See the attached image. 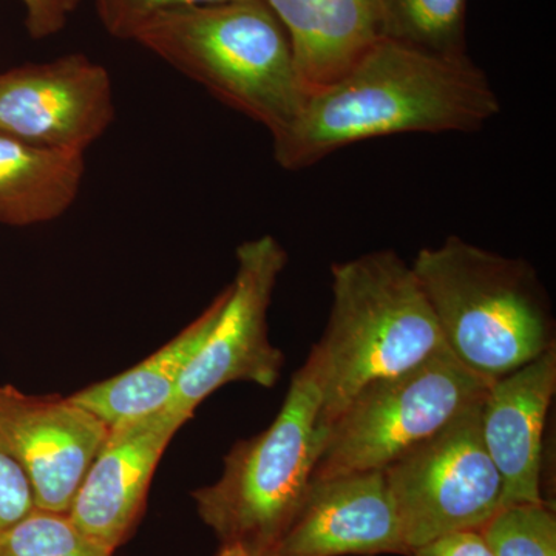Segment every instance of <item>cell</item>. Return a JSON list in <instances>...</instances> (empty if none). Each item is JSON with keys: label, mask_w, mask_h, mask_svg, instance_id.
<instances>
[{"label": "cell", "mask_w": 556, "mask_h": 556, "mask_svg": "<svg viewBox=\"0 0 556 556\" xmlns=\"http://www.w3.org/2000/svg\"><path fill=\"white\" fill-rule=\"evenodd\" d=\"M287 31L306 93L342 76L380 38L378 0H265Z\"/></svg>", "instance_id": "obj_14"}, {"label": "cell", "mask_w": 556, "mask_h": 556, "mask_svg": "<svg viewBox=\"0 0 556 556\" xmlns=\"http://www.w3.org/2000/svg\"><path fill=\"white\" fill-rule=\"evenodd\" d=\"M274 556L412 555L386 471L313 479Z\"/></svg>", "instance_id": "obj_11"}, {"label": "cell", "mask_w": 556, "mask_h": 556, "mask_svg": "<svg viewBox=\"0 0 556 556\" xmlns=\"http://www.w3.org/2000/svg\"><path fill=\"white\" fill-rule=\"evenodd\" d=\"M188 420L163 409L110 428L70 508L72 521L116 551L137 525L161 456Z\"/></svg>", "instance_id": "obj_12"}, {"label": "cell", "mask_w": 556, "mask_h": 556, "mask_svg": "<svg viewBox=\"0 0 556 556\" xmlns=\"http://www.w3.org/2000/svg\"><path fill=\"white\" fill-rule=\"evenodd\" d=\"M115 119L108 70L75 53L0 73V134L86 152Z\"/></svg>", "instance_id": "obj_9"}, {"label": "cell", "mask_w": 556, "mask_h": 556, "mask_svg": "<svg viewBox=\"0 0 556 556\" xmlns=\"http://www.w3.org/2000/svg\"><path fill=\"white\" fill-rule=\"evenodd\" d=\"M481 404L383 468L409 554L439 538L479 532L503 508V479L482 439Z\"/></svg>", "instance_id": "obj_7"}, {"label": "cell", "mask_w": 556, "mask_h": 556, "mask_svg": "<svg viewBox=\"0 0 556 556\" xmlns=\"http://www.w3.org/2000/svg\"><path fill=\"white\" fill-rule=\"evenodd\" d=\"M113 552L84 533L68 514L40 508L0 535V556H112Z\"/></svg>", "instance_id": "obj_18"}, {"label": "cell", "mask_w": 556, "mask_h": 556, "mask_svg": "<svg viewBox=\"0 0 556 556\" xmlns=\"http://www.w3.org/2000/svg\"><path fill=\"white\" fill-rule=\"evenodd\" d=\"M412 556H493L478 530L453 533L416 548Z\"/></svg>", "instance_id": "obj_23"}, {"label": "cell", "mask_w": 556, "mask_h": 556, "mask_svg": "<svg viewBox=\"0 0 556 556\" xmlns=\"http://www.w3.org/2000/svg\"><path fill=\"white\" fill-rule=\"evenodd\" d=\"M35 508L30 479L0 437V535Z\"/></svg>", "instance_id": "obj_21"}, {"label": "cell", "mask_w": 556, "mask_h": 556, "mask_svg": "<svg viewBox=\"0 0 556 556\" xmlns=\"http://www.w3.org/2000/svg\"><path fill=\"white\" fill-rule=\"evenodd\" d=\"M382 38L441 54L467 56V0H378Z\"/></svg>", "instance_id": "obj_17"}, {"label": "cell", "mask_w": 556, "mask_h": 556, "mask_svg": "<svg viewBox=\"0 0 556 556\" xmlns=\"http://www.w3.org/2000/svg\"><path fill=\"white\" fill-rule=\"evenodd\" d=\"M412 268L450 353L485 382L555 346L551 300L526 260L450 236L420 249Z\"/></svg>", "instance_id": "obj_3"}, {"label": "cell", "mask_w": 556, "mask_h": 556, "mask_svg": "<svg viewBox=\"0 0 556 556\" xmlns=\"http://www.w3.org/2000/svg\"><path fill=\"white\" fill-rule=\"evenodd\" d=\"M320 407V387L305 362L274 422L233 445L222 478L192 493L201 521L222 544L276 546L313 482L325 441Z\"/></svg>", "instance_id": "obj_5"}, {"label": "cell", "mask_w": 556, "mask_h": 556, "mask_svg": "<svg viewBox=\"0 0 556 556\" xmlns=\"http://www.w3.org/2000/svg\"><path fill=\"white\" fill-rule=\"evenodd\" d=\"M105 30L118 39H134L139 28L166 11L229 2V0H94Z\"/></svg>", "instance_id": "obj_20"}, {"label": "cell", "mask_w": 556, "mask_h": 556, "mask_svg": "<svg viewBox=\"0 0 556 556\" xmlns=\"http://www.w3.org/2000/svg\"><path fill=\"white\" fill-rule=\"evenodd\" d=\"M555 390V346L486 387L481 431L486 452L503 479V507L544 501L543 434Z\"/></svg>", "instance_id": "obj_13"}, {"label": "cell", "mask_w": 556, "mask_h": 556, "mask_svg": "<svg viewBox=\"0 0 556 556\" xmlns=\"http://www.w3.org/2000/svg\"><path fill=\"white\" fill-rule=\"evenodd\" d=\"M84 152L43 148L0 134V223L53 222L78 199Z\"/></svg>", "instance_id": "obj_16"}, {"label": "cell", "mask_w": 556, "mask_h": 556, "mask_svg": "<svg viewBox=\"0 0 556 556\" xmlns=\"http://www.w3.org/2000/svg\"><path fill=\"white\" fill-rule=\"evenodd\" d=\"M223 104L276 138L308 93L287 31L265 0H229L156 14L134 36Z\"/></svg>", "instance_id": "obj_4"}, {"label": "cell", "mask_w": 556, "mask_h": 556, "mask_svg": "<svg viewBox=\"0 0 556 556\" xmlns=\"http://www.w3.org/2000/svg\"><path fill=\"white\" fill-rule=\"evenodd\" d=\"M479 532L493 556H556V518L546 501L503 507Z\"/></svg>", "instance_id": "obj_19"}, {"label": "cell", "mask_w": 556, "mask_h": 556, "mask_svg": "<svg viewBox=\"0 0 556 556\" xmlns=\"http://www.w3.org/2000/svg\"><path fill=\"white\" fill-rule=\"evenodd\" d=\"M327 329L306 364L321 391V431L357 391L445 350L415 270L390 249L334 263Z\"/></svg>", "instance_id": "obj_2"}, {"label": "cell", "mask_w": 556, "mask_h": 556, "mask_svg": "<svg viewBox=\"0 0 556 556\" xmlns=\"http://www.w3.org/2000/svg\"><path fill=\"white\" fill-rule=\"evenodd\" d=\"M288 254L273 236L237 248V274L211 334L189 362L166 409L192 417L218 388L251 382L273 388L285 357L269 340L268 311Z\"/></svg>", "instance_id": "obj_8"}, {"label": "cell", "mask_w": 556, "mask_h": 556, "mask_svg": "<svg viewBox=\"0 0 556 556\" xmlns=\"http://www.w3.org/2000/svg\"><path fill=\"white\" fill-rule=\"evenodd\" d=\"M501 112L492 84L470 58H450L380 38L350 68L306 98L274 139V160L306 169L331 153L402 134H470Z\"/></svg>", "instance_id": "obj_1"}, {"label": "cell", "mask_w": 556, "mask_h": 556, "mask_svg": "<svg viewBox=\"0 0 556 556\" xmlns=\"http://www.w3.org/2000/svg\"><path fill=\"white\" fill-rule=\"evenodd\" d=\"M486 387L448 348L368 383L328 424L313 479L383 470L482 401Z\"/></svg>", "instance_id": "obj_6"}, {"label": "cell", "mask_w": 556, "mask_h": 556, "mask_svg": "<svg viewBox=\"0 0 556 556\" xmlns=\"http://www.w3.org/2000/svg\"><path fill=\"white\" fill-rule=\"evenodd\" d=\"M25 27L33 39H46L64 30L80 0H22Z\"/></svg>", "instance_id": "obj_22"}, {"label": "cell", "mask_w": 556, "mask_h": 556, "mask_svg": "<svg viewBox=\"0 0 556 556\" xmlns=\"http://www.w3.org/2000/svg\"><path fill=\"white\" fill-rule=\"evenodd\" d=\"M228 288L169 343L155 354L102 382L84 388L70 399L100 417L109 428L163 412L170 404L182 372L217 324Z\"/></svg>", "instance_id": "obj_15"}, {"label": "cell", "mask_w": 556, "mask_h": 556, "mask_svg": "<svg viewBox=\"0 0 556 556\" xmlns=\"http://www.w3.org/2000/svg\"><path fill=\"white\" fill-rule=\"evenodd\" d=\"M217 556H274L268 548L247 546V544H222Z\"/></svg>", "instance_id": "obj_24"}, {"label": "cell", "mask_w": 556, "mask_h": 556, "mask_svg": "<svg viewBox=\"0 0 556 556\" xmlns=\"http://www.w3.org/2000/svg\"><path fill=\"white\" fill-rule=\"evenodd\" d=\"M109 431L70 396L0 386V437L30 479L40 510L68 514Z\"/></svg>", "instance_id": "obj_10"}]
</instances>
